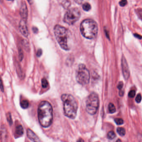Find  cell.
<instances>
[{
	"instance_id": "8992f818",
	"label": "cell",
	"mask_w": 142,
	"mask_h": 142,
	"mask_svg": "<svg viewBox=\"0 0 142 142\" xmlns=\"http://www.w3.org/2000/svg\"><path fill=\"white\" fill-rule=\"evenodd\" d=\"M99 104L98 95L95 93H92L88 97L86 101V109L87 112L91 115L96 114Z\"/></svg>"
},
{
	"instance_id": "ac0fdd59",
	"label": "cell",
	"mask_w": 142,
	"mask_h": 142,
	"mask_svg": "<svg viewBox=\"0 0 142 142\" xmlns=\"http://www.w3.org/2000/svg\"><path fill=\"white\" fill-rule=\"evenodd\" d=\"M115 136H116V135L114 133V132L113 131H110L108 133V137L110 140H112L114 138H115Z\"/></svg>"
},
{
	"instance_id": "e575fe53",
	"label": "cell",
	"mask_w": 142,
	"mask_h": 142,
	"mask_svg": "<svg viewBox=\"0 0 142 142\" xmlns=\"http://www.w3.org/2000/svg\"><path fill=\"white\" fill-rule=\"evenodd\" d=\"M115 142H122V141L120 140V139H119L118 140H117V141Z\"/></svg>"
},
{
	"instance_id": "7a4b0ae2",
	"label": "cell",
	"mask_w": 142,
	"mask_h": 142,
	"mask_svg": "<svg viewBox=\"0 0 142 142\" xmlns=\"http://www.w3.org/2000/svg\"><path fill=\"white\" fill-rule=\"evenodd\" d=\"M61 99L63 103V110L65 116L74 119L77 115L78 105L77 101L70 94H63L61 96Z\"/></svg>"
},
{
	"instance_id": "4fadbf2b",
	"label": "cell",
	"mask_w": 142,
	"mask_h": 142,
	"mask_svg": "<svg viewBox=\"0 0 142 142\" xmlns=\"http://www.w3.org/2000/svg\"><path fill=\"white\" fill-rule=\"evenodd\" d=\"M108 109L109 111V113L110 114H113L116 111V109L115 105L112 103H110L108 106Z\"/></svg>"
},
{
	"instance_id": "52a82bcc",
	"label": "cell",
	"mask_w": 142,
	"mask_h": 142,
	"mask_svg": "<svg viewBox=\"0 0 142 142\" xmlns=\"http://www.w3.org/2000/svg\"><path fill=\"white\" fill-rule=\"evenodd\" d=\"M81 17V12L78 8H74L68 10L65 13L64 21L69 25H73L79 20Z\"/></svg>"
},
{
	"instance_id": "2e32d148",
	"label": "cell",
	"mask_w": 142,
	"mask_h": 142,
	"mask_svg": "<svg viewBox=\"0 0 142 142\" xmlns=\"http://www.w3.org/2000/svg\"><path fill=\"white\" fill-rule=\"evenodd\" d=\"M70 5H71V3L69 0H65L62 3L63 7L66 9L68 8Z\"/></svg>"
},
{
	"instance_id": "836d02e7",
	"label": "cell",
	"mask_w": 142,
	"mask_h": 142,
	"mask_svg": "<svg viewBox=\"0 0 142 142\" xmlns=\"http://www.w3.org/2000/svg\"><path fill=\"white\" fill-rule=\"evenodd\" d=\"M27 1L29 2V3L31 4H33V0H27Z\"/></svg>"
},
{
	"instance_id": "6da1fadb",
	"label": "cell",
	"mask_w": 142,
	"mask_h": 142,
	"mask_svg": "<svg viewBox=\"0 0 142 142\" xmlns=\"http://www.w3.org/2000/svg\"><path fill=\"white\" fill-rule=\"evenodd\" d=\"M38 118L42 126L47 128L52 124L53 120V108L51 104L47 101H43L38 108Z\"/></svg>"
},
{
	"instance_id": "9c48e42d",
	"label": "cell",
	"mask_w": 142,
	"mask_h": 142,
	"mask_svg": "<svg viewBox=\"0 0 142 142\" xmlns=\"http://www.w3.org/2000/svg\"><path fill=\"white\" fill-rule=\"evenodd\" d=\"M122 67L123 74L125 79L127 80L130 77V71L126 60L124 57L122 58Z\"/></svg>"
},
{
	"instance_id": "ba28073f",
	"label": "cell",
	"mask_w": 142,
	"mask_h": 142,
	"mask_svg": "<svg viewBox=\"0 0 142 142\" xmlns=\"http://www.w3.org/2000/svg\"><path fill=\"white\" fill-rule=\"evenodd\" d=\"M19 30L22 34L24 37H28L29 35V32L27 25L26 24V20L22 19L19 23Z\"/></svg>"
},
{
	"instance_id": "5b68a950",
	"label": "cell",
	"mask_w": 142,
	"mask_h": 142,
	"mask_svg": "<svg viewBox=\"0 0 142 142\" xmlns=\"http://www.w3.org/2000/svg\"><path fill=\"white\" fill-rule=\"evenodd\" d=\"M76 78L78 82L82 85H85L89 83L90 72L84 64H80L78 66L76 73Z\"/></svg>"
},
{
	"instance_id": "1f68e13d",
	"label": "cell",
	"mask_w": 142,
	"mask_h": 142,
	"mask_svg": "<svg viewBox=\"0 0 142 142\" xmlns=\"http://www.w3.org/2000/svg\"><path fill=\"white\" fill-rule=\"evenodd\" d=\"M134 36L135 37L137 38H138V39H141V36L139 35V34H134Z\"/></svg>"
},
{
	"instance_id": "e0dca14e",
	"label": "cell",
	"mask_w": 142,
	"mask_h": 142,
	"mask_svg": "<svg viewBox=\"0 0 142 142\" xmlns=\"http://www.w3.org/2000/svg\"><path fill=\"white\" fill-rule=\"evenodd\" d=\"M83 8L84 11H88L91 9V6L88 3H85L83 4Z\"/></svg>"
},
{
	"instance_id": "277c9868",
	"label": "cell",
	"mask_w": 142,
	"mask_h": 142,
	"mask_svg": "<svg viewBox=\"0 0 142 142\" xmlns=\"http://www.w3.org/2000/svg\"><path fill=\"white\" fill-rule=\"evenodd\" d=\"M54 32L56 39L61 48L66 51L70 50L68 43V32L66 29L63 26L57 25L55 27Z\"/></svg>"
},
{
	"instance_id": "4316f807",
	"label": "cell",
	"mask_w": 142,
	"mask_h": 142,
	"mask_svg": "<svg viewBox=\"0 0 142 142\" xmlns=\"http://www.w3.org/2000/svg\"><path fill=\"white\" fill-rule=\"evenodd\" d=\"M0 89L1 90V91L2 92L4 91V87L3 84V82L2 79H1V77H0Z\"/></svg>"
},
{
	"instance_id": "ffe728a7",
	"label": "cell",
	"mask_w": 142,
	"mask_h": 142,
	"mask_svg": "<svg viewBox=\"0 0 142 142\" xmlns=\"http://www.w3.org/2000/svg\"><path fill=\"white\" fill-rule=\"evenodd\" d=\"M49 85V83L47 80L45 78H43L42 80V86L44 88H46Z\"/></svg>"
},
{
	"instance_id": "4dcf8cb0",
	"label": "cell",
	"mask_w": 142,
	"mask_h": 142,
	"mask_svg": "<svg viewBox=\"0 0 142 142\" xmlns=\"http://www.w3.org/2000/svg\"><path fill=\"white\" fill-rule=\"evenodd\" d=\"M33 31L35 33H37L38 31V28L37 27H33Z\"/></svg>"
},
{
	"instance_id": "9a60e30c",
	"label": "cell",
	"mask_w": 142,
	"mask_h": 142,
	"mask_svg": "<svg viewBox=\"0 0 142 142\" xmlns=\"http://www.w3.org/2000/svg\"><path fill=\"white\" fill-rule=\"evenodd\" d=\"M117 131L119 135L121 136H124L126 134V130L124 128H122V127L117 128Z\"/></svg>"
},
{
	"instance_id": "44dd1931",
	"label": "cell",
	"mask_w": 142,
	"mask_h": 142,
	"mask_svg": "<svg viewBox=\"0 0 142 142\" xmlns=\"http://www.w3.org/2000/svg\"><path fill=\"white\" fill-rule=\"evenodd\" d=\"M115 123L118 125H121L123 124L124 123V121L122 118H115Z\"/></svg>"
},
{
	"instance_id": "7c38bea8",
	"label": "cell",
	"mask_w": 142,
	"mask_h": 142,
	"mask_svg": "<svg viewBox=\"0 0 142 142\" xmlns=\"http://www.w3.org/2000/svg\"><path fill=\"white\" fill-rule=\"evenodd\" d=\"M15 133V135L17 136V137L22 135L24 133L23 129L22 126L21 125L17 126L16 128Z\"/></svg>"
},
{
	"instance_id": "83f0119b",
	"label": "cell",
	"mask_w": 142,
	"mask_h": 142,
	"mask_svg": "<svg viewBox=\"0 0 142 142\" xmlns=\"http://www.w3.org/2000/svg\"><path fill=\"white\" fill-rule=\"evenodd\" d=\"M123 82H120L119 83V84H118V86H117V88H118L119 90H121V89L123 88Z\"/></svg>"
},
{
	"instance_id": "5bb4252c",
	"label": "cell",
	"mask_w": 142,
	"mask_h": 142,
	"mask_svg": "<svg viewBox=\"0 0 142 142\" xmlns=\"http://www.w3.org/2000/svg\"><path fill=\"white\" fill-rule=\"evenodd\" d=\"M20 106L24 109H27L29 106V102L26 100H23L20 102Z\"/></svg>"
},
{
	"instance_id": "d4e9b609",
	"label": "cell",
	"mask_w": 142,
	"mask_h": 142,
	"mask_svg": "<svg viewBox=\"0 0 142 142\" xmlns=\"http://www.w3.org/2000/svg\"><path fill=\"white\" fill-rule=\"evenodd\" d=\"M127 0H121L120 2H119V4L122 7H124V6L127 5Z\"/></svg>"
},
{
	"instance_id": "d6986e66",
	"label": "cell",
	"mask_w": 142,
	"mask_h": 142,
	"mask_svg": "<svg viewBox=\"0 0 142 142\" xmlns=\"http://www.w3.org/2000/svg\"><path fill=\"white\" fill-rule=\"evenodd\" d=\"M18 54H19V59L20 61L22 60L23 58V52L22 49L20 47H19L18 48Z\"/></svg>"
},
{
	"instance_id": "30bf717a",
	"label": "cell",
	"mask_w": 142,
	"mask_h": 142,
	"mask_svg": "<svg viewBox=\"0 0 142 142\" xmlns=\"http://www.w3.org/2000/svg\"><path fill=\"white\" fill-rule=\"evenodd\" d=\"M20 16L21 17L22 19L26 20L28 16V10L26 4L24 3L22 4L21 7L20 8Z\"/></svg>"
},
{
	"instance_id": "d6a6232c",
	"label": "cell",
	"mask_w": 142,
	"mask_h": 142,
	"mask_svg": "<svg viewBox=\"0 0 142 142\" xmlns=\"http://www.w3.org/2000/svg\"><path fill=\"white\" fill-rule=\"evenodd\" d=\"M77 142H84V140L82 138H80Z\"/></svg>"
},
{
	"instance_id": "cb8c5ba5",
	"label": "cell",
	"mask_w": 142,
	"mask_h": 142,
	"mask_svg": "<svg viewBox=\"0 0 142 142\" xmlns=\"http://www.w3.org/2000/svg\"><path fill=\"white\" fill-rule=\"evenodd\" d=\"M135 95V90H133L130 91L128 94V96L130 98H133Z\"/></svg>"
},
{
	"instance_id": "f1b7e54d",
	"label": "cell",
	"mask_w": 142,
	"mask_h": 142,
	"mask_svg": "<svg viewBox=\"0 0 142 142\" xmlns=\"http://www.w3.org/2000/svg\"><path fill=\"white\" fill-rule=\"evenodd\" d=\"M42 54V51L41 49H38L37 51V56L38 57H40L41 56Z\"/></svg>"
},
{
	"instance_id": "3957f363",
	"label": "cell",
	"mask_w": 142,
	"mask_h": 142,
	"mask_svg": "<svg viewBox=\"0 0 142 142\" xmlns=\"http://www.w3.org/2000/svg\"><path fill=\"white\" fill-rule=\"evenodd\" d=\"M81 33L85 38L92 39L95 38L98 32L97 23L91 19H86L81 23Z\"/></svg>"
},
{
	"instance_id": "7402d4cb",
	"label": "cell",
	"mask_w": 142,
	"mask_h": 142,
	"mask_svg": "<svg viewBox=\"0 0 142 142\" xmlns=\"http://www.w3.org/2000/svg\"><path fill=\"white\" fill-rule=\"evenodd\" d=\"M7 119L8 123H9L10 125H11L13 123V120H12V117L11 114L9 113L7 115Z\"/></svg>"
},
{
	"instance_id": "f546056e",
	"label": "cell",
	"mask_w": 142,
	"mask_h": 142,
	"mask_svg": "<svg viewBox=\"0 0 142 142\" xmlns=\"http://www.w3.org/2000/svg\"><path fill=\"white\" fill-rule=\"evenodd\" d=\"M74 1L78 4H82L84 2H85L86 0H74Z\"/></svg>"
},
{
	"instance_id": "484cf974",
	"label": "cell",
	"mask_w": 142,
	"mask_h": 142,
	"mask_svg": "<svg viewBox=\"0 0 142 142\" xmlns=\"http://www.w3.org/2000/svg\"><path fill=\"white\" fill-rule=\"evenodd\" d=\"M141 95L140 94H138L135 98V101L137 103H139L141 102Z\"/></svg>"
},
{
	"instance_id": "d590c367",
	"label": "cell",
	"mask_w": 142,
	"mask_h": 142,
	"mask_svg": "<svg viewBox=\"0 0 142 142\" xmlns=\"http://www.w3.org/2000/svg\"><path fill=\"white\" fill-rule=\"evenodd\" d=\"M8 1H14V0H8Z\"/></svg>"
},
{
	"instance_id": "8fae6325",
	"label": "cell",
	"mask_w": 142,
	"mask_h": 142,
	"mask_svg": "<svg viewBox=\"0 0 142 142\" xmlns=\"http://www.w3.org/2000/svg\"><path fill=\"white\" fill-rule=\"evenodd\" d=\"M27 134L29 138L33 142H41L39 137L31 129H27Z\"/></svg>"
},
{
	"instance_id": "603a6c76",
	"label": "cell",
	"mask_w": 142,
	"mask_h": 142,
	"mask_svg": "<svg viewBox=\"0 0 142 142\" xmlns=\"http://www.w3.org/2000/svg\"><path fill=\"white\" fill-rule=\"evenodd\" d=\"M22 45L25 47V49L27 51L28 49L30 50L29 48V44H27L28 42L26 40H23L22 41Z\"/></svg>"
}]
</instances>
